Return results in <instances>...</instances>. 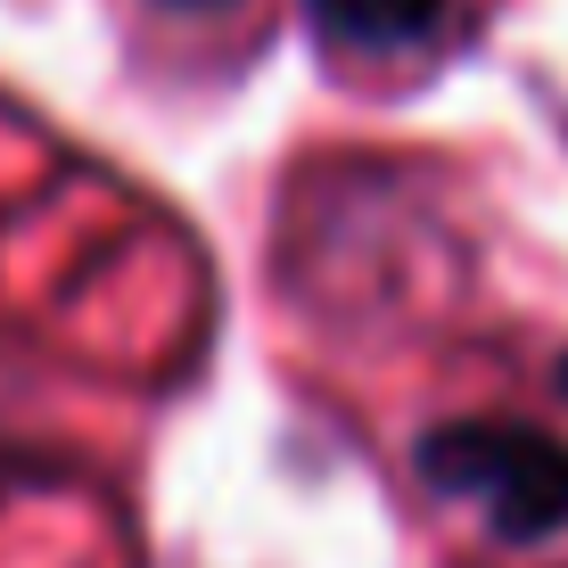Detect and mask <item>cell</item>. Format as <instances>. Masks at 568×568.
<instances>
[{
    "label": "cell",
    "mask_w": 568,
    "mask_h": 568,
    "mask_svg": "<svg viewBox=\"0 0 568 568\" xmlns=\"http://www.w3.org/2000/svg\"><path fill=\"white\" fill-rule=\"evenodd\" d=\"M413 469L428 495L462 503L503 552H544L568 536V437L536 420H437L420 428Z\"/></svg>",
    "instance_id": "6da1fadb"
},
{
    "label": "cell",
    "mask_w": 568,
    "mask_h": 568,
    "mask_svg": "<svg viewBox=\"0 0 568 568\" xmlns=\"http://www.w3.org/2000/svg\"><path fill=\"white\" fill-rule=\"evenodd\" d=\"M313 33L346 58H404L420 42H437L454 0H305Z\"/></svg>",
    "instance_id": "7a4b0ae2"
},
{
    "label": "cell",
    "mask_w": 568,
    "mask_h": 568,
    "mask_svg": "<svg viewBox=\"0 0 568 568\" xmlns=\"http://www.w3.org/2000/svg\"><path fill=\"white\" fill-rule=\"evenodd\" d=\"M165 9H231V0H165Z\"/></svg>",
    "instance_id": "3957f363"
},
{
    "label": "cell",
    "mask_w": 568,
    "mask_h": 568,
    "mask_svg": "<svg viewBox=\"0 0 568 568\" xmlns=\"http://www.w3.org/2000/svg\"><path fill=\"white\" fill-rule=\"evenodd\" d=\"M552 379H560V396H568V355H560V371H552Z\"/></svg>",
    "instance_id": "277c9868"
}]
</instances>
